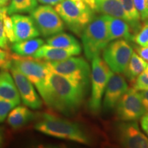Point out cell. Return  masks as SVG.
<instances>
[{
  "mask_svg": "<svg viewBox=\"0 0 148 148\" xmlns=\"http://www.w3.org/2000/svg\"><path fill=\"white\" fill-rule=\"evenodd\" d=\"M134 3L140 14V20L143 22L145 18V0H134Z\"/></svg>",
  "mask_w": 148,
  "mask_h": 148,
  "instance_id": "cell-31",
  "label": "cell"
},
{
  "mask_svg": "<svg viewBox=\"0 0 148 148\" xmlns=\"http://www.w3.org/2000/svg\"><path fill=\"white\" fill-rule=\"evenodd\" d=\"M30 16L40 34L44 37H49L62 32L64 28V21L50 5L45 4L36 7L30 12Z\"/></svg>",
  "mask_w": 148,
  "mask_h": 148,
  "instance_id": "cell-9",
  "label": "cell"
},
{
  "mask_svg": "<svg viewBox=\"0 0 148 148\" xmlns=\"http://www.w3.org/2000/svg\"><path fill=\"white\" fill-rule=\"evenodd\" d=\"M81 51L73 49H66L55 47L47 45H42L36 52L32 56L33 58L44 60L47 62L60 61L64 60L73 56L79 55Z\"/></svg>",
  "mask_w": 148,
  "mask_h": 148,
  "instance_id": "cell-16",
  "label": "cell"
},
{
  "mask_svg": "<svg viewBox=\"0 0 148 148\" xmlns=\"http://www.w3.org/2000/svg\"><path fill=\"white\" fill-rule=\"evenodd\" d=\"M133 42H136L138 46L141 47L148 46V23H145L139 30L134 34Z\"/></svg>",
  "mask_w": 148,
  "mask_h": 148,
  "instance_id": "cell-26",
  "label": "cell"
},
{
  "mask_svg": "<svg viewBox=\"0 0 148 148\" xmlns=\"http://www.w3.org/2000/svg\"><path fill=\"white\" fill-rule=\"evenodd\" d=\"M82 40L85 56L92 60L99 56L110 42L107 27L106 14L95 16L82 33Z\"/></svg>",
  "mask_w": 148,
  "mask_h": 148,
  "instance_id": "cell-4",
  "label": "cell"
},
{
  "mask_svg": "<svg viewBox=\"0 0 148 148\" xmlns=\"http://www.w3.org/2000/svg\"><path fill=\"white\" fill-rule=\"evenodd\" d=\"M47 44L52 47L66 49H73L81 51L80 45L75 37L67 33L60 32L49 36L47 38Z\"/></svg>",
  "mask_w": 148,
  "mask_h": 148,
  "instance_id": "cell-19",
  "label": "cell"
},
{
  "mask_svg": "<svg viewBox=\"0 0 148 148\" xmlns=\"http://www.w3.org/2000/svg\"><path fill=\"white\" fill-rule=\"evenodd\" d=\"M147 65V62L142 58L138 53L133 52L124 71L125 77L130 82H134L136 77L145 70Z\"/></svg>",
  "mask_w": 148,
  "mask_h": 148,
  "instance_id": "cell-22",
  "label": "cell"
},
{
  "mask_svg": "<svg viewBox=\"0 0 148 148\" xmlns=\"http://www.w3.org/2000/svg\"><path fill=\"white\" fill-rule=\"evenodd\" d=\"M0 47L8 49V40L5 32L1 8H0Z\"/></svg>",
  "mask_w": 148,
  "mask_h": 148,
  "instance_id": "cell-29",
  "label": "cell"
},
{
  "mask_svg": "<svg viewBox=\"0 0 148 148\" xmlns=\"http://www.w3.org/2000/svg\"><path fill=\"white\" fill-rule=\"evenodd\" d=\"M103 59L113 73H124L133 49L128 41L116 39L110 41L103 50Z\"/></svg>",
  "mask_w": 148,
  "mask_h": 148,
  "instance_id": "cell-8",
  "label": "cell"
},
{
  "mask_svg": "<svg viewBox=\"0 0 148 148\" xmlns=\"http://www.w3.org/2000/svg\"><path fill=\"white\" fill-rule=\"evenodd\" d=\"M144 23H148V0H145V18Z\"/></svg>",
  "mask_w": 148,
  "mask_h": 148,
  "instance_id": "cell-36",
  "label": "cell"
},
{
  "mask_svg": "<svg viewBox=\"0 0 148 148\" xmlns=\"http://www.w3.org/2000/svg\"><path fill=\"white\" fill-rule=\"evenodd\" d=\"M134 88L137 90L148 89V65L135 79L134 82Z\"/></svg>",
  "mask_w": 148,
  "mask_h": 148,
  "instance_id": "cell-27",
  "label": "cell"
},
{
  "mask_svg": "<svg viewBox=\"0 0 148 148\" xmlns=\"http://www.w3.org/2000/svg\"><path fill=\"white\" fill-rule=\"evenodd\" d=\"M136 50L138 54L146 62H148V46H146V47L139 46L136 48Z\"/></svg>",
  "mask_w": 148,
  "mask_h": 148,
  "instance_id": "cell-32",
  "label": "cell"
},
{
  "mask_svg": "<svg viewBox=\"0 0 148 148\" xmlns=\"http://www.w3.org/2000/svg\"><path fill=\"white\" fill-rule=\"evenodd\" d=\"M34 127L38 132L53 137L85 145L90 143L88 136L79 125L53 114H44L42 119L35 125Z\"/></svg>",
  "mask_w": 148,
  "mask_h": 148,
  "instance_id": "cell-3",
  "label": "cell"
},
{
  "mask_svg": "<svg viewBox=\"0 0 148 148\" xmlns=\"http://www.w3.org/2000/svg\"><path fill=\"white\" fill-rule=\"evenodd\" d=\"M86 88L49 70L46 78V93L42 99L50 108L71 115L80 107Z\"/></svg>",
  "mask_w": 148,
  "mask_h": 148,
  "instance_id": "cell-1",
  "label": "cell"
},
{
  "mask_svg": "<svg viewBox=\"0 0 148 148\" xmlns=\"http://www.w3.org/2000/svg\"><path fill=\"white\" fill-rule=\"evenodd\" d=\"M3 14V25H4V29L5 34H6L7 38L9 42H15V36H14V29H13V23H12V18L9 16L7 12L6 7H3L1 8Z\"/></svg>",
  "mask_w": 148,
  "mask_h": 148,
  "instance_id": "cell-25",
  "label": "cell"
},
{
  "mask_svg": "<svg viewBox=\"0 0 148 148\" xmlns=\"http://www.w3.org/2000/svg\"><path fill=\"white\" fill-rule=\"evenodd\" d=\"M138 92H139L140 98H141L142 103H143L147 112H148V89L138 90Z\"/></svg>",
  "mask_w": 148,
  "mask_h": 148,
  "instance_id": "cell-33",
  "label": "cell"
},
{
  "mask_svg": "<svg viewBox=\"0 0 148 148\" xmlns=\"http://www.w3.org/2000/svg\"><path fill=\"white\" fill-rule=\"evenodd\" d=\"M94 1L97 12L122 18L127 22L126 14L119 0H94Z\"/></svg>",
  "mask_w": 148,
  "mask_h": 148,
  "instance_id": "cell-18",
  "label": "cell"
},
{
  "mask_svg": "<svg viewBox=\"0 0 148 148\" xmlns=\"http://www.w3.org/2000/svg\"><path fill=\"white\" fill-rule=\"evenodd\" d=\"M62 1L63 0H38V2L40 3L50 5H56Z\"/></svg>",
  "mask_w": 148,
  "mask_h": 148,
  "instance_id": "cell-35",
  "label": "cell"
},
{
  "mask_svg": "<svg viewBox=\"0 0 148 148\" xmlns=\"http://www.w3.org/2000/svg\"><path fill=\"white\" fill-rule=\"evenodd\" d=\"M4 51H5L2 50V49H1V48H0V53H3V52H4Z\"/></svg>",
  "mask_w": 148,
  "mask_h": 148,
  "instance_id": "cell-39",
  "label": "cell"
},
{
  "mask_svg": "<svg viewBox=\"0 0 148 148\" xmlns=\"http://www.w3.org/2000/svg\"><path fill=\"white\" fill-rule=\"evenodd\" d=\"M106 20L110 42L116 39H125L127 41H133L134 34L127 21L122 18L107 14Z\"/></svg>",
  "mask_w": 148,
  "mask_h": 148,
  "instance_id": "cell-15",
  "label": "cell"
},
{
  "mask_svg": "<svg viewBox=\"0 0 148 148\" xmlns=\"http://www.w3.org/2000/svg\"><path fill=\"white\" fill-rule=\"evenodd\" d=\"M16 106L12 101L0 98V123L4 121L10 111Z\"/></svg>",
  "mask_w": 148,
  "mask_h": 148,
  "instance_id": "cell-28",
  "label": "cell"
},
{
  "mask_svg": "<svg viewBox=\"0 0 148 148\" xmlns=\"http://www.w3.org/2000/svg\"><path fill=\"white\" fill-rule=\"evenodd\" d=\"M140 125L146 134L148 135V119L145 115H143L140 120Z\"/></svg>",
  "mask_w": 148,
  "mask_h": 148,
  "instance_id": "cell-34",
  "label": "cell"
},
{
  "mask_svg": "<svg viewBox=\"0 0 148 148\" xmlns=\"http://www.w3.org/2000/svg\"><path fill=\"white\" fill-rule=\"evenodd\" d=\"M124 9L127 18V23L134 34L142 27L140 14L135 7L134 0H119Z\"/></svg>",
  "mask_w": 148,
  "mask_h": 148,
  "instance_id": "cell-23",
  "label": "cell"
},
{
  "mask_svg": "<svg viewBox=\"0 0 148 148\" xmlns=\"http://www.w3.org/2000/svg\"><path fill=\"white\" fill-rule=\"evenodd\" d=\"M12 54L8 51H4L0 53V69H10L12 66Z\"/></svg>",
  "mask_w": 148,
  "mask_h": 148,
  "instance_id": "cell-30",
  "label": "cell"
},
{
  "mask_svg": "<svg viewBox=\"0 0 148 148\" xmlns=\"http://www.w3.org/2000/svg\"><path fill=\"white\" fill-rule=\"evenodd\" d=\"M37 5L38 0H12L7 8V12L9 15L25 12L30 13Z\"/></svg>",
  "mask_w": 148,
  "mask_h": 148,
  "instance_id": "cell-24",
  "label": "cell"
},
{
  "mask_svg": "<svg viewBox=\"0 0 148 148\" xmlns=\"http://www.w3.org/2000/svg\"><path fill=\"white\" fill-rule=\"evenodd\" d=\"M128 89L125 79L119 73H113L109 79L105 90L103 101V110L109 112L116 108L122 95Z\"/></svg>",
  "mask_w": 148,
  "mask_h": 148,
  "instance_id": "cell-13",
  "label": "cell"
},
{
  "mask_svg": "<svg viewBox=\"0 0 148 148\" xmlns=\"http://www.w3.org/2000/svg\"><path fill=\"white\" fill-rule=\"evenodd\" d=\"M2 139H3L2 136H1V134H0V144H1V142H2Z\"/></svg>",
  "mask_w": 148,
  "mask_h": 148,
  "instance_id": "cell-38",
  "label": "cell"
},
{
  "mask_svg": "<svg viewBox=\"0 0 148 148\" xmlns=\"http://www.w3.org/2000/svg\"><path fill=\"white\" fill-rule=\"evenodd\" d=\"M42 45H44V41L41 38H31L15 42L12 46V50L20 56H30L34 55Z\"/></svg>",
  "mask_w": 148,
  "mask_h": 148,
  "instance_id": "cell-21",
  "label": "cell"
},
{
  "mask_svg": "<svg viewBox=\"0 0 148 148\" xmlns=\"http://www.w3.org/2000/svg\"><path fill=\"white\" fill-rule=\"evenodd\" d=\"M33 119V113L26 107L14 108L8 114L7 121L12 128L18 129L26 125Z\"/></svg>",
  "mask_w": 148,
  "mask_h": 148,
  "instance_id": "cell-20",
  "label": "cell"
},
{
  "mask_svg": "<svg viewBox=\"0 0 148 148\" xmlns=\"http://www.w3.org/2000/svg\"><path fill=\"white\" fill-rule=\"evenodd\" d=\"M12 64L34 84L43 98L46 93V78L49 68L45 61L27 56H20L16 53L12 54Z\"/></svg>",
  "mask_w": 148,
  "mask_h": 148,
  "instance_id": "cell-5",
  "label": "cell"
},
{
  "mask_svg": "<svg viewBox=\"0 0 148 148\" xmlns=\"http://www.w3.org/2000/svg\"><path fill=\"white\" fill-rule=\"evenodd\" d=\"M113 72L100 57L92 60L91 95L88 106L92 113L97 114L101 107V99L106 90V85Z\"/></svg>",
  "mask_w": 148,
  "mask_h": 148,
  "instance_id": "cell-7",
  "label": "cell"
},
{
  "mask_svg": "<svg viewBox=\"0 0 148 148\" xmlns=\"http://www.w3.org/2000/svg\"><path fill=\"white\" fill-rule=\"evenodd\" d=\"M16 42L34 38L40 36V32L31 16L14 14L11 16Z\"/></svg>",
  "mask_w": 148,
  "mask_h": 148,
  "instance_id": "cell-14",
  "label": "cell"
},
{
  "mask_svg": "<svg viewBox=\"0 0 148 148\" xmlns=\"http://www.w3.org/2000/svg\"><path fill=\"white\" fill-rule=\"evenodd\" d=\"M116 129L118 139L123 147L148 148V138L141 132L136 121L121 122Z\"/></svg>",
  "mask_w": 148,
  "mask_h": 148,
  "instance_id": "cell-11",
  "label": "cell"
},
{
  "mask_svg": "<svg viewBox=\"0 0 148 148\" xmlns=\"http://www.w3.org/2000/svg\"><path fill=\"white\" fill-rule=\"evenodd\" d=\"M0 98L18 105L21 102L19 92L13 77L6 71L0 72Z\"/></svg>",
  "mask_w": 148,
  "mask_h": 148,
  "instance_id": "cell-17",
  "label": "cell"
},
{
  "mask_svg": "<svg viewBox=\"0 0 148 148\" xmlns=\"http://www.w3.org/2000/svg\"><path fill=\"white\" fill-rule=\"evenodd\" d=\"M54 9L67 27L77 35L82 34L97 12L94 0H63Z\"/></svg>",
  "mask_w": 148,
  "mask_h": 148,
  "instance_id": "cell-2",
  "label": "cell"
},
{
  "mask_svg": "<svg viewBox=\"0 0 148 148\" xmlns=\"http://www.w3.org/2000/svg\"><path fill=\"white\" fill-rule=\"evenodd\" d=\"M10 1V0H0V8L5 7Z\"/></svg>",
  "mask_w": 148,
  "mask_h": 148,
  "instance_id": "cell-37",
  "label": "cell"
},
{
  "mask_svg": "<svg viewBox=\"0 0 148 148\" xmlns=\"http://www.w3.org/2000/svg\"><path fill=\"white\" fill-rule=\"evenodd\" d=\"M47 67L51 71L67 77L87 87L89 84L90 69L89 64L83 58L70 57L60 61L47 62Z\"/></svg>",
  "mask_w": 148,
  "mask_h": 148,
  "instance_id": "cell-6",
  "label": "cell"
},
{
  "mask_svg": "<svg viewBox=\"0 0 148 148\" xmlns=\"http://www.w3.org/2000/svg\"><path fill=\"white\" fill-rule=\"evenodd\" d=\"M117 117L123 121H136L147 113L142 103L139 92L134 88H128L116 106Z\"/></svg>",
  "mask_w": 148,
  "mask_h": 148,
  "instance_id": "cell-10",
  "label": "cell"
},
{
  "mask_svg": "<svg viewBox=\"0 0 148 148\" xmlns=\"http://www.w3.org/2000/svg\"><path fill=\"white\" fill-rule=\"evenodd\" d=\"M10 70L23 103L32 109L40 108L42 101L35 90L32 82L12 64Z\"/></svg>",
  "mask_w": 148,
  "mask_h": 148,
  "instance_id": "cell-12",
  "label": "cell"
}]
</instances>
